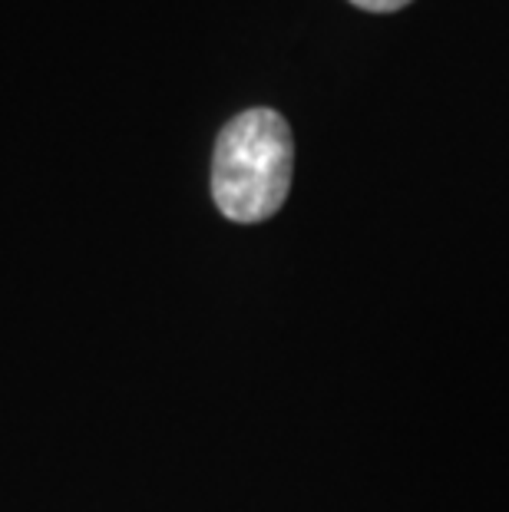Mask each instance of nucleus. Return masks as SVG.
Here are the masks:
<instances>
[{"label":"nucleus","mask_w":509,"mask_h":512,"mask_svg":"<svg viewBox=\"0 0 509 512\" xmlns=\"http://www.w3.org/2000/svg\"><path fill=\"white\" fill-rule=\"evenodd\" d=\"M295 172V143L275 110L238 113L215 139L212 199L232 222H265L281 209Z\"/></svg>","instance_id":"1"},{"label":"nucleus","mask_w":509,"mask_h":512,"mask_svg":"<svg viewBox=\"0 0 509 512\" xmlns=\"http://www.w3.org/2000/svg\"><path fill=\"white\" fill-rule=\"evenodd\" d=\"M351 4L361 10H371V14H391V10L407 7L410 0H351Z\"/></svg>","instance_id":"2"}]
</instances>
